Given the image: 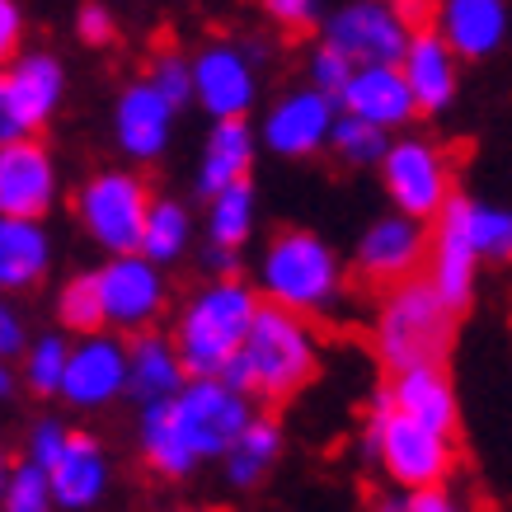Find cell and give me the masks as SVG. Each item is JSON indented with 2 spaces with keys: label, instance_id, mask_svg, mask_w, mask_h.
<instances>
[{
  "label": "cell",
  "instance_id": "6da1fadb",
  "mask_svg": "<svg viewBox=\"0 0 512 512\" xmlns=\"http://www.w3.org/2000/svg\"><path fill=\"white\" fill-rule=\"evenodd\" d=\"M249 419H254V400L231 376H188L179 395L141 404L137 451L156 475L184 480L202 461H226V451L249 428Z\"/></svg>",
  "mask_w": 512,
  "mask_h": 512
},
{
  "label": "cell",
  "instance_id": "7a4b0ae2",
  "mask_svg": "<svg viewBox=\"0 0 512 512\" xmlns=\"http://www.w3.org/2000/svg\"><path fill=\"white\" fill-rule=\"evenodd\" d=\"M264 311V296L245 287L235 273H217L184 296L174 311L170 339L184 357L188 376H226L231 362L245 348L249 329Z\"/></svg>",
  "mask_w": 512,
  "mask_h": 512
},
{
  "label": "cell",
  "instance_id": "3957f363",
  "mask_svg": "<svg viewBox=\"0 0 512 512\" xmlns=\"http://www.w3.org/2000/svg\"><path fill=\"white\" fill-rule=\"evenodd\" d=\"M315 372H320V339H315L311 320L264 301V311H259L245 348H240V357L231 362L226 376L245 390L249 400L282 404L292 400Z\"/></svg>",
  "mask_w": 512,
  "mask_h": 512
},
{
  "label": "cell",
  "instance_id": "277c9868",
  "mask_svg": "<svg viewBox=\"0 0 512 512\" xmlns=\"http://www.w3.org/2000/svg\"><path fill=\"white\" fill-rule=\"evenodd\" d=\"M451 329H456V306L423 273V278H409L381 292V306L372 315V348L386 376L404 372V367H428V362L447 357Z\"/></svg>",
  "mask_w": 512,
  "mask_h": 512
},
{
  "label": "cell",
  "instance_id": "5b68a950",
  "mask_svg": "<svg viewBox=\"0 0 512 512\" xmlns=\"http://www.w3.org/2000/svg\"><path fill=\"white\" fill-rule=\"evenodd\" d=\"M362 447H367V456L376 461V470H381L395 489H404V494H419V489L447 484L451 466H456L451 437L433 433V428L414 423L409 414H400L395 400L386 395V386L376 390L372 404H367Z\"/></svg>",
  "mask_w": 512,
  "mask_h": 512
},
{
  "label": "cell",
  "instance_id": "8992f818",
  "mask_svg": "<svg viewBox=\"0 0 512 512\" xmlns=\"http://www.w3.org/2000/svg\"><path fill=\"white\" fill-rule=\"evenodd\" d=\"M259 296L268 306L320 320L343 301V268L311 231H278L259 259Z\"/></svg>",
  "mask_w": 512,
  "mask_h": 512
},
{
  "label": "cell",
  "instance_id": "52a82bcc",
  "mask_svg": "<svg viewBox=\"0 0 512 512\" xmlns=\"http://www.w3.org/2000/svg\"><path fill=\"white\" fill-rule=\"evenodd\" d=\"M151 193L137 174L127 170H99L90 174L76 193V212L80 226L90 231V240L109 254H132L141 249V231L151 217Z\"/></svg>",
  "mask_w": 512,
  "mask_h": 512
},
{
  "label": "cell",
  "instance_id": "ba28073f",
  "mask_svg": "<svg viewBox=\"0 0 512 512\" xmlns=\"http://www.w3.org/2000/svg\"><path fill=\"white\" fill-rule=\"evenodd\" d=\"M99 278V301H104V329L113 334H141L156 329V320L170 306V287L156 259H146L141 249L132 254H109V264L94 268Z\"/></svg>",
  "mask_w": 512,
  "mask_h": 512
},
{
  "label": "cell",
  "instance_id": "9c48e42d",
  "mask_svg": "<svg viewBox=\"0 0 512 512\" xmlns=\"http://www.w3.org/2000/svg\"><path fill=\"white\" fill-rule=\"evenodd\" d=\"M381 179L395 202V212L419 221H437L451 202V165L442 156V146L423 137H400L390 141L386 160H381Z\"/></svg>",
  "mask_w": 512,
  "mask_h": 512
},
{
  "label": "cell",
  "instance_id": "30bf717a",
  "mask_svg": "<svg viewBox=\"0 0 512 512\" xmlns=\"http://www.w3.org/2000/svg\"><path fill=\"white\" fill-rule=\"evenodd\" d=\"M409 38H414V24L390 0H353L325 24V43L339 47L353 66H395Z\"/></svg>",
  "mask_w": 512,
  "mask_h": 512
},
{
  "label": "cell",
  "instance_id": "8fae6325",
  "mask_svg": "<svg viewBox=\"0 0 512 512\" xmlns=\"http://www.w3.org/2000/svg\"><path fill=\"white\" fill-rule=\"evenodd\" d=\"M57 104H62V62L52 52H19L0 76V137H33L57 113Z\"/></svg>",
  "mask_w": 512,
  "mask_h": 512
},
{
  "label": "cell",
  "instance_id": "7c38bea8",
  "mask_svg": "<svg viewBox=\"0 0 512 512\" xmlns=\"http://www.w3.org/2000/svg\"><path fill=\"white\" fill-rule=\"evenodd\" d=\"M428 254H433L428 221L390 212V217L372 221L367 235L357 240V273L386 292V287H400L409 278H423L428 273Z\"/></svg>",
  "mask_w": 512,
  "mask_h": 512
},
{
  "label": "cell",
  "instance_id": "4fadbf2b",
  "mask_svg": "<svg viewBox=\"0 0 512 512\" xmlns=\"http://www.w3.org/2000/svg\"><path fill=\"white\" fill-rule=\"evenodd\" d=\"M127 395V343L113 329H94L71 339L62 395L71 409H104Z\"/></svg>",
  "mask_w": 512,
  "mask_h": 512
},
{
  "label": "cell",
  "instance_id": "5bb4252c",
  "mask_svg": "<svg viewBox=\"0 0 512 512\" xmlns=\"http://www.w3.org/2000/svg\"><path fill=\"white\" fill-rule=\"evenodd\" d=\"M339 99L325 90H292L264 118V141L278 156H315L320 146L334 141V123H339Z\"/></svg>",
  "mask_w": 512,
  "mask_h": 512
},
{
  "label": "cell",
  "instance_id": "9a60e30c",
  "mask_svg": "<svg viewBox=\"0 0 512 512\" xmlns=\"http://www.w3.org/2000/svg\"><path fill=\"white\" fill-rule=\"evenodd\" d=\"M57 198V165L33 137L0 146V212L5 217H43Z\"/></svg>",
  "mask_w": 512,
  "mask_h": 512
},
{
  "label": "cell",
  "instance_id": "2e32d148",
  "mask_svg": "<svg viewBox=\"0 0 512 512\" xmlns=\"http://www.w3.org/2000/svg\"><path fill=\"white\" fill-rule=\"evenodd\" d=\"M174 104L170 94L160 90L156 80H137L127 85L118 109H113V137L123 146V156L132 160H156L170 141V127H174Z\"/></svg>",
  "mask_w": 512,
  "mask_h": 512
},
{
  "label": "cell",
  "instance_id": "e0dca14e",
  "mask_svg": "<svg viewBox=\"0 0 512 512\" xmlns=\"http://www.w3.org/2000/svg\"><path fill=\"white\" fill-rule=\"evenodd\" d=\"M193 99L212 118H245L254 104V62L240 47H207L198 62H193Z\"/></svg>",
  "mask_w": 512,
  "mask_h": 512
},
{
  "label": "cell",
  "instance_id": "ac0fdd59",
  "mask_svg": "<svg viewBox=\"0 0 512 512\" xmlns=\"http://www.w3.org/2000/svg\"><path fill=\"white\" fill-rule=\"evenodd\" d=\"M109 456L99 447V437L71 428L66 447L57 451V461L47 466V480H52V494H57V508L62 512H90L99 498L109 494Z\"/></svg>",
  "mask_w": 512,
  "mask_h": 512
},
{
  "label": "cell",
  "instance_id": "d6986e66",
  "mask_svg": "<svg viewBox=\"0 0 512 512\" xmlns=\"http://www.w3.org/2000/svg\"><path fill=\"white\" fill-rule=\"evenodd\" d=\"M339 109L390 132V127H404L414 113H419V99L409 90L400 62L395 66H357L353 80H348L339 94Z\"/></svg>",
  "mask_w": 512,
  "mask_h": 512
},
{
  "label": "cell",
  "instance_id": "ffe728a7",
  "mask_svg": "<svg viewBox=\"0 0 512 512\" xmlns=\"http://www.w3.org/2000/svg\"><path fill=\"white\" fill-rule=\"evenodd\" d=\"M386 395L395 400L400 414H409L414 423L433 428L442 437H456V390H451V376L442 372V362H428V367H404V372H390Z\"/></svg>",
  "mask_w": 512,
  "mask_h": 512
},
{
  "label": "cell",
  "instance_id": "44dd1931",
  "mask_svg": "<svg viewBox=\"0 0 512 512\" xmlns=\"http://www.w3.org/2000/svg\"><path fill=\"white\" fill-rule=\"evenodd\" d=\"M188 381V367L170 334L160 329H141L127 334V395L137 404H156L179 395Z\"/></svg>",
  "mask_w": 512,
  "mask_h": 512
},
{
  "label": "cell",
  "instance_id": "7402d4cb",
  "mask_svg": "<svg viewBox=\"0 0 512 512\" xmlns=\"http://www.w3.org/2000/svg\"><path fill=\"white\" fill-rule=\"evenodd\" d=\"M400 71L419 99V113H442L456 94V47L437 29H414L400 57Z\"/></svg>",
  "mask_w": 512,
  "mask_h": 512
},
{
  "label": "cell",
  "instance_id": "603a6c76",
  "mask_svg": "<svg viewBox=\"0 0 512 512\" xmlns=\"http://www.w3.org/2000/svg\"><path fill=\"white\" fill-rule=\"evenodd\" d=\"M437 33L456 47V57H489L508 33V0H442Z\"/></svg>",
  "mask_w": 512,
  "mask_h": 512
},
{
  "label": "cell",
  "instance_id": "cb8c5ba5",
  "mask_svg": "<svg viewBox=\"0 0 512 512\" xmlns=\"http://www.w3.org/2000/svg\"><path fill=\"white\" fill-rule=\"evenodd\" d=\"M52 264V240L38 226V217H5L0 221V287L5 292H29L47 278Z\"/></svg>",
  "mask_w": 512,
  "mask_h": 512
},
{
  "label": "cell",
  "instance_id": "d4e9b609",
  "mask_svg": "<svg viewBox=\"0 0 512 512\" xmlns=\"http://www.w3.org/2000/svg\"><path fill=\"white\" fill-rule=\"evenodd\" d=\"M249 165H254V132L245 127V118H221V123L212 127L207 146H202L198 193L202 198H212V193H221V188L245 184Z\"/></svg>",
  "mask_w": 512,
  "mask_h": 512
},
{
  "label": "cell",
  "instance_id": "484cf974",
  "mask_svg": "<svg viewBox=\"0 0 512 512\" xmlns=\"http://www.w3.org/2000/svg\"><path fill=\"white\" fill-rule=\"evenodd\" d=\"M480 254L470 249V240L461 235V226L442 212V217L433 221V254H428V278H433V287L442 296H447L451 306L461 311L470 301V292H475V273H480Z\"/></svg>",
  "mask_w": 512,
  "mask_h": 512
},
{
  "label": "cell",
  "instance_id": "4316f807",
  "mask_svg": "<svg viewBox=\"0 0 512 512\" xmlns=\"http://www.w3.org/2000/svg\"><path fill=\"white\" fill-rule=\"evenodd\" d=\"M447 217L461 226V235L470 240V249L480 254L484 264H508L512 259V212L508 207L475 202V198H451Z\"/></svg>",
  "mask_w": 512,
  "mask_h": 512
},
{
  "label": "cell",
  "instance_id": "83f0119b",
  "mask_svg": "<svg viewBox=\"0 0 512 512\" xmlns=\"http://www.w3.org/2000/svg\"><path fill=\"white\" fill-rule=\"evenodd\" d=\"M282 451V428L278 419H268V414H254L249 419V428L240 437H235V447L226 451V480L231 484H259L273 470V461H278Z\"/></svg>",
  "mask_w": 512,
  "mask_h": 512
},
{
  "label": "cell",
  "instance_id": "f1b7e54d",
  "mask_svg": "<svg viewBox=\"0 0 512 512\" xmlns=\"http://www.w3.org/2000/svg\"><path fill=\"white\" fill-rule=\"evenodd\" d=\"M254 235V188L231 184L207 198V245L226 249V254H240Z\"/></svg>",
  "mask_w": 512,
  "mask_h": 512
},
{
  "label": "cell",
  "instance_id": "f546056e",
  "mask_svg": "<svg viewBox=\"0 0 512 512\" xmlns=\"http://www.w3.org/2000/svg\"><path fill=\"white\" fill-rule=\"evenodd\" d=\"M66 357H71V339L66 334H38V339H29L24 357H19V381L33 395L57 400L62 395V376H66Z\"/></svg>",
  "mask_w": 512,
  "mask_h": 512
},
{
  "label": "cell",
  "instance_id": "4dcf8cb0",
  "mask_svg": "<svg viewBox=\"0 0 512 512\" xmlns=\"http://www.w3.org/2000/svg\"><path fill=\"white\" fill-rule=\"evenodd\" d=\"M188 235H193V221H188L184 207L174 198H156L151 217H146V231H141V254L165 268L188 249Z\"/></svg>",
  "mask_w": 512,
  "mask_h": 512
},
{
  "label": "cell",
  "instance_id": "1f68e13d",
  "mask_svg": "<svg viewBox=\"0 0 512 512\" xmlns=\"http://www.w3.org/2000/svg\"><path fill=\"white\" fill-rule=\"evenodd\" d=\"M57 508V494H52V480H47L43 466H33L19 456L15 466H5V480H0V512H52Z\"/></svg>",
  "mask_w": 512,
  "mask_h": 512
},
{
  "label": "cell",
  "instance_id": "d6a6232c",
  "mask_svg": "<svg viewBox=\"0 0 512 512\" xmlns=\"http://www.w3.org/2000/svg\"><path fill=\"white\" fill-rule=\"evenodd\" d=\"M334 156L343 165H381L390 151V132L386 127L367 123V118H353V113H339V123H334Z\"/></svg>",
  "mask_w": 512,
  "mask_h": 512
},
{
  "label": "cell",
  "instance_id": "836d02e7",
  "mask_svg": "<svg viewBox=\"0 0 512 512\" xmlns=\"http://www.w3.org/2000/svg\"><path fill=\"white\" fill-rule=\"evenodd\" d=\"M57 320H62L71 334L104 329V301H99V278H94V273H76V278L57 292Z\"/></svg>",
  "mask_w": 512,
  "mask_h": 512
},
{
  "label": "cell",
  "instance_id": "e575fe53",
  "mask_svg": "<svg viewBox=\"0 0 512 512\" xmlns=\"http://www.w3.org/2000/svg\"><path fill=\"white\" fill-rule=\"evenodd\" d=\"M66 437H71V428H66L62 419H33L29 423V437H24V461H33V466H52L57 461V451L66 447Z\"/></svg>",
  "mask_w": 512,
  "mask_h": 512
},
{
  "label": "cell",
  "instance_id": "d590c367",
  "mask_svg": "<svg viewBox=\"0 0 512 512\" xmlns=\"http://www.w3.org/2000/svg\"><path fill=\"white\" fill-rule=\"evenodd\" d=\"M353 71H357V66L343 57L339 47H329V43L315 47V57H311V85H315V90H325V94H334V99H339L343 85L353 80Z\"/></svg>",
  "mask_w": 512,
  "mask_h": 512
},
{
  "label": "cell",
  "instance_id": "8d00e7d4",
  "mask_svg": "<svg viewBox=\"0 0 512 512\" xmlns=\"http://www.w3.org/2000/svg\"><path fill=\"white\" fill-rule=\"evenodd\" d=\"M146 80H156L174 104H188V99H193V62H184L179 52H160L156 62H151V76Z\"/></svg>",
  "mask_w": 512,
  "mask_h": 512
},
{
  "label": "cell",
  "instance_id": "74e56055",
  "mask_svg": "<svg viewBox=\"0 0 512 512\" xmlns=\"http://www.w3.org/2000/svg\"><path fill=\"white\" fill-rule=\"evenodd\" d=\"M264 5V15L273 19V24H282V29H306V24H315V15H320V0H259Z\"/></svg>",
  "mask_w": 512,
  "mask_h": 512
},
{
  "label": "cell",
  "instance_id": "f35d334b",
  "mask_svg": "<svg viewBox=\"0 0 512 512\" xmlns=\"http://www.w3.org/2000/svg\"><path fill=\"white\" fill-rule=\"evenodd\" d=\"M404 512H475L466 498H456L447 484L437 489H419V494H404Z\"/></svg>",
  "mask_w": 512,
  "mask_h": 512
},
{
  "label": "cell",
  "instance_id": "ab89813d",
  "mask_svg": "<svg viewBox=\"0 0 512 512\" xmlns=\"http://www.w3.org/2000/svg\"><path fill=\"white\" fill-rule=\"evenodd\" d=\"M29 348V334H24V320L15 311H0V357L5 362H19Z\"/></svg>",
  "mask_w": 512,
  "mask_h": 512
},
{
  "label": "cell",
  "instance_id": "60d3db41",
  "mask_svg": "<svg viewBox=\"0 0 512 512\" xmlns=\"http://www.w3.org/2000/svg\"><path fill=\"white\" fill-rule=\"evenodd\" d=\"M76 24H80V38H85V43H109L113 38V15L104 5H85Z\"/></svg>",
  "mask_w": 512,
  "mask_h": 512
},
{
  "label": "cell",
  "instance_id": "b9f144b4",
  "mask_svg": "<svg viewBox=\"0 0 512 512\" xmlns=\"http://www.w3.org/2000/svg\"><path fill=\"white\" fill-rule=\"evenodd\" d=\"M19 38V10H15V0H0V47L10 52Z\"/></svg>",
  "mask_w": 512,
  "mask_h": 512
},
{
  "label": "cell",
  "instance_id": "7bdbcfd3",
  "mask_svg": "<svg viewBox=\"0 0 512 512\" xmlns=\"http://www.w3.org/2000/svg\"><path fill=\"white\" fill-rule=\"evenodd\" d=\"M372 512H404V489H395V494H386V498H376Z\"/></svg>",
  "mask_w": 512,
  "mask_h": 512
},
{
  "label": "cell",
  "instance_id": "ee69618b",
  "mask_svg": "<svg viewBox=\"0 0 512 512\" xmlns=\"http://www.w3.org/2000/svg\"><path fill=\"white\" fill-rule=\"evenodd\" d=\"M184 512H207V508H184Z\"/></svg>",
  "mask_w": 512,
  "mask_h": 512
}]
</instances>
